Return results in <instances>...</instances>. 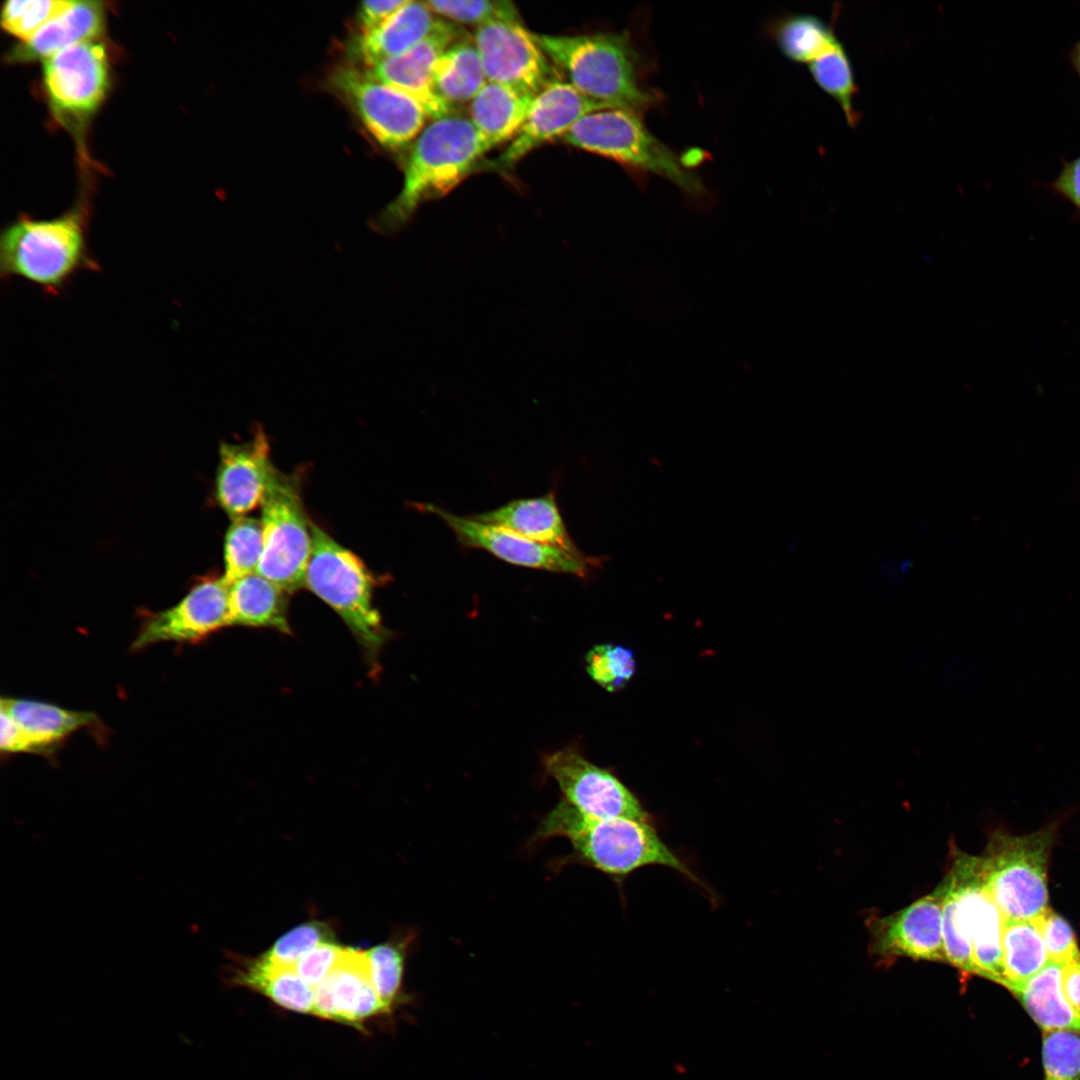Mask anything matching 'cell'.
I'll return each instance as SVG.
<instances>
[{"instance_id":"obj_45","label":"cell","mask_w":1080,"mask_h":1080,"mask_svg":"<svg viewBox=\"0 0 1080 1080\" xmlns=\"http://www.w3.org/2000/svg\"><path fill=\"white\" fill-rule=\"evenodd\" d=\"M1062 986L1064 995L1080 1017V958L1064 965Z\"/></svg>"},{"instance_id":"obj_18","label":"cell","mask_w":1080,"mask_h":1080,"mask_svg":"<svg viewBox=\"0 0 1080 1080\" xmlns=\"http://www.w3.org/2000/svg\"><path fill=\"white\" fill-rule=\"evenodd\" d=\"M275 470L269 441L261 429L250 440L222 442L215 481L217 503L232 519L245 516L261 506Z\"/></svg>"},{"instance_id":"obj_27","label":"cell","mask_w":1080,"mask_h":1080,"mask_svg":"<svg viewBox=\"0 0 1080 1080\" xmlns=\"http://www.w3.org/2000/svg\"><path fill=\"white\" fill-rule=\"evenodd\" d=\"M533 98L508 86L488 82L470 102L469 119L492 149L516 136Z\"/></svg>"},{"instance_id":"obj_8","label":"cell","mask_w":1080,"mask_h":1080,"mask_svg":"<svg viewBox=\"0 0 1080 1080\" xmlns=\"http://www.w3.org/2000/svg\"><path fill=\"white\" fill-rule=\"evenodd\" d=\"M562 138L573 147L664 177L693 198L706 193L699 177L649 132L635 112L617 108L594 111Z\"/></svg>"},{"instance_id":"obj_26","label":"cell","mask_w":1080,"mask_h":1080,"mask_svg":"<svg viewBox=\"0 0 1080 1080\" xmlns=\"http://www.w3.org/2000/svg\"><path fill=\"white\" fill-rule=\"evenodd\" d=\"M238 963L239 967L230 969V984L261 993L287 1010L313 1013L314 988L302 980L294 967L277 964L264 955Z\"/></svg>"},{"instance_id":"obj_46","label":"cell","mask_w":1080,"mask_h":1080,"mask_svg":"<svg viewBox=\"0 0 1080 1080\" xmlns=\"http://www.w3.org/2000/svg\"><path fill=\"white\" fill-rule=\"evenodd\" d=\"M1071 66L1080 77V40L1077 41L1069 53Z\"/></svg>"},{"instance_id":"obj_20","label":"cell","mask_w":1080,"mask_h":1080,"mask_svg":"<svg viewBox=\"0 0 1080 1080\" xmlns=\"http://www.w3.org/2000/svg\"><path fill=\"white\" fill-rule=\"evenodd\" d=\"M387 1013L373 986L366 953L344 948L336 967L314 988L312 1014L360 1027L365 1020Z\"/></svg>"},{"instance_id":"obj_2","label":"cell","mask_w":1080,"mask_h":1080,"mask_svg":"<svg viewBox=\"0 0 1080 1080\" xmlns=\"http://www.w3.org/2000/svg\"><path fill=\"white\" fill-rule=\"evenodd\" d=\"M83 206L51 219L21 216L0 235V277L20 279L46 294H60L80 272H97Z\"/></svg>"},{"instance_id":"obj_38","label":"cell","mask_w":1080,"mask_h":1080,"mask_svg":"<svg viewBox=\"0 0 1080 1080\" xmlns=\"http://www.w3.org/2000/svg\"><path fill=\"white\" fill-rule=\"evenodd\" d=\"M1042 1061L1044 1080H1080V1034L1043 1032Z\"/></svg>"},{"instance_id":"obj_25","label":"cell","mask_w":1080,"mask_h":1080,"mask_svg":"<svg viewBox=\"0 0 1080 1080\" xmlns=\"http://www.w3.org/2000/svg\"><path fill=\"white\" fill-rule=\"evenodd\" d=\"M229 623L290 633L288 592L257 572L229 589Z\"/></svg>"},{"instance_id":"obj_34","label":"cell","mask_w":1080,"mask_h":1080,"mask_svg":"<svg viewBox=\"0 0 1080 1080\" xmlns=\"http://www.w3.org/2000/svg\"><path fill=\"white\" fill-rule=\"evenodd\" d=\"M413 938L414 935L407 934L365 952L373 986L390 1012L400 1000L407 947Z\"/></svg>"},{"instance_id":"obj_29","label":"cell","mask_w":1080,"mask_h":1080,"mask_svg":"<svg viewBox=\"0 0 1080 1080\" xmlns=\"http://www.w3.org/2000/svg\"><path fill=\"white\" fill-rule=\"evenodd\" d=\"M488 83L473 40L458 39L437 60L433 85L438 96L455 109L472 101Z\"/></svg>"},{"instance_id":"obj_12","label":"cell","mask_w":1080,"mask_h":1080,"mask_svg":"<svg viewBox=\"0 0 1080 1080\" xmlns=\"http://www.w3.org/2000/svg\"><path fill=\"white\" fill-rule=\"evenodd\" d=\"M423 509L436 515L465 547L485 550L513 565L550 572L588 577L601 568L603 560L543 545L511 531L477 521L470 516L451 513L435 504H422Z\"/></svg>"},{"instance_id":"obj_6","label":"cell","mask_w":1080,"mask_h":1080,"mask_svg":"<svg viewBox=\"0 0 1080 1080\" xmlns=\"http://www.w3.org/2000/svg\"><path fill=\"white\" fill-rule=\"evenodd\" d=\"M374 585L364 562L312 523L305 587L340 616L373 663L387 636L373 605Z\"/></svg>"},{"instance_id":"obj_1","label":"cell","mask_w":1080,"mask_h":1080,"mask_svg":"<svg viewBox=\"0 0 1080 1080\" xmlns=\"http://www.w3.org/2000/svg\"><path fill=\"white\" fill-rule=\"evenodd\" d=\"M552 837L569 840L570 861L604 873L619 887L629 875L649 866L674 869L704 886L687 863L662 840L653 821L595 818L563 799L543 817L533 841Z\"/></svg>"},{"instance_id":"obj_43","label":"cell","mask_w":1080,"mask_h":1080,"mask_svg":"<svg viewBox=\"0 0 1080 1080\" xmlns=\"http://www.w3.org/2000/svg\"><path fill=\"white\" fill-rule=\"evenodd\" d=\"M406 2V0L362 2L357 14L359 33L375 29Z\"/></svg>"},{"instance_id":"obj_37","label":"cell","mask_w":1080,"mask_h":1080,"mask_svg":"<svg viewBox=\"0 0 1080 1080\" xmlns=\"http://www.w3.org/2000/svg\"><path fill=\"white\" fill-rule=\"evenodd\" d=\"M586 669L602 688L615 692L633 677L636 661L629 648L617 644H601L587 653Z\"/></svg>"},{"instance_id":"obj_30","label":"cell","mask_w":1080,"mask_h":1080,"mask_svg":"<svg viewBox=\"0 0 1080 1080\" xmlns=\"http://www.w3.org/2000/svg\"><path fill=\"white\" fill-rule=\"evenodd\" d=\"M1003 986L1010 992L1050 960L1035 920H1005L1002 932Z\"/></svg>"},{"instance_id":"obj_44","label":"cell","mask_w":1080,"mask_h":1080,"mask_svg":"<svg viewBox=\"0 0 1080 1080\" xmlns=\"http://www.w3.org/2000/svg\"><path fill=\"white\" fill-rule=\"evenodd\" d=\"M0 748L6 753L30 752L29 745L15 721L2 709Z\"/></svg>"},{"instance_id":"obj_13","label":"cell","mask_w":1080,"mask_h":1080,"mask_svg":"<svg viewBox=\"0 0 1080 1080\" xmlns=\"http://www.w3.org/2000/svg\"><path fill=\"white\" fill-rule=\"evenodd\" d=\"M43 81L55 114L83 121L101 105L109 87L106 49L96 40L58 51L44 60Z\"/></svg>"},{"instance_id":"obj_11","label":"cell","mask_w":1080,"mask_h":1080,"mask_svg":"<svg viewBox=\"0 0 1080 1080\" xmlns=\"http://www.w3.org/2000/svg\"><path fill=\"white\" fill-rule=\"evenodd\" d=\"M473 42L488 82L535 97L560 80L533 33L520 22L495 21L479 26Z\"/></svg>"},{"instance_id":"obj_15","label":"cell","mask_w":1080,"mask_h":1080,"mask_svg":"<svg viewBox=\"0 0 1080 1080\" xmlns=\"http://www.w3.org/2000/svg\"><path fill=\"white\" fill-rule=\"evenodd\" d=\"M229 589L223 577L195 585L175 606L151 615L132 643L133 650L174 641L194 642L230 625Z\"/></svg>"},{"instance_id":"obj_36","label":"cell","mask_w":1080,"mask_h":1080,"mask_svg":"<svg viewBox=\"0 0 1080 1080\" xmlns=\"http://www.w3.org/2000/svg\"><path fill=\"white\" fill-rule=\"evenodd\" d=\"M425 3L435 15H440L453 24H468L479 27L495 21L520 22V14L511 1L431 0Z\"/></svg>"},{"instance_id":"obj_4","label":"cell","mask_w":1080,"mask_h":1080,"mask_svg":"<svg viewBox=\"0 0 1080 1080\" xmlns=\"http://www.w3.org/2000/svg\"><path fill=\"white\" fill-rule=\"evenodd\" d=\"M489 150L469 118L454 113L433 120L410 151L402 188L380 216L382 228L401 227L421 203L448 194Z\"/></svg>"},{"instance_id":"obj_33","label":"cell","mask_w":1080,"mask_h":1080,"mask_svg":"<svg viewBox=\"0 0 1080 1080\" xmlns=\"http://www.w3.org/2000/svg\"><path fill=\"white\" fill-rule=\"evenodd\" d=\"M263 551L261 520L242 516L232 519L224 541V581L230 586L257 571Z\"/></svg>"},{"instance_id":"obj_10","label":"cell","mask_w":1080,"mask_h":1080,"mask_svg":"<svg viewBox=\"0 0 1080 1080\" xmlns=\"http://www.w3.org/2000/svg\"><path fill=\"white\" fill-rule=\"evenodd\" d=\"M330 83L383 147L399 150L422 132L428 115L423 106L405 92L352 66L337 68Z\"/></svg>"},{"instance_id":"obj_28","label":"cell","mask_w":1080,"mask_h":1080,"mask_svg":"<svg viewBox=\"0 0 1080 1080\" xmlns=\"http://www.w3.org/2000/svg\"><path fill=\"white\" fill-rule=\"evenodd\" d=\"M1063 968V964L1050 961L1012 993L1043 1032L1067 1030L1080 1034V1017L1063 992Z\"/></svg>"},{"instance_id":"obj_35","label":"cell","mask_w":1080,"mask_h":1080,"mask_svg":"<svg viewBox=\"0 0 1080 1080\" xmlns=\"http://www.w3.org/2000/svg\"><path fill=\"white\" fill-rule=\"evenodd\" d=\"M73 1L12 0L1 11V25L10 34L27 42L49 21L65 11Z\"/></svg>"},{"instance_id":"obj_32","label":"cell","mask_w":1080,"mask_h":1080,"mask_svg":"<svg viewBox=\"0 0 1080 1080\" xmlns=\"http://www.w3.org/2000/svg\"><path fill=\"white\" fill-rule=\"evenodd\" d=\"M808 68L818 87L840 105L848 124L854 127L859 120L854 108L857 85L852 63L841 41L808 64Z\"/></svg>"},{"instance_id":"obj_14","label":"cell","mask_w":1080,"mask_h":1080,"mask_svg":"<svg viewBox=\"0 0 1080 1080\" xmlns=\"http://www.w3.org/2000/svg\"><path fill=\"white\" fill-rule=\"evenodd\" d=\"M546 772L556 781L564 800L595 818L653 821L638 798L613 774L569 748L545 756Z\"/></svg>"},{"instance_id":"obj_22","label":"cell","mask_w":1080,"mask_h":1080,"mask_svg":"<svg viewBox=\"0 0 1080 1080\" xmlns=\"http://www.w3.org/2000/svg\"><path fill=\"white\" fill-rule=\"evenodd\" d=\"M440 21L425 2L408 0L378 27L359 33L351 52L369 68L407 51L429 35Z\"/></svg>"},{"instance_id":"obj_39","label":"cell","mask_w":1080,"mask_h":1080,"mask_svg":"<svg viewBox=\"0 0 1080 1080\" xmlns=\"http://www.w3.org/2000/svg\"><path fill=\"white\" fill-rule=\"evenodd\" d=\"M332 939V932L326 924L310 921L280 937L264 956L277 964L294 967L304 954Z\"/></svg>"},{"instance_id":"obj_21","label":"cell","mask_w":1080,"mask_h":1080,"mask_svg":"<svg viewBox=\"0 0 1080 1080\" xmlns=\"http://www.w3.org/2000/svg\"><path fill=\"white\" fill-rule=\"evenodd\" d=\"M470 517L543 545L573 554L583 553L567 531L553 491L540 497L512 500Z\"/></svg>"},{"instance_id":"obj_40","label":"cell","mask_w":1080,"mask_h":1080,"mask_svg":"<svg viewBox=\"0 0 1080 1080\" xmlns=\"http://www.w3.org/2000/svg\"><path fill=\"white\" fill-rule=\"evenodd\" d=\"M1035 922L1050 961L1066 965L1080 958L1075 933L1066 919L1048 908Z\"/></svg>"},{"instance_id":"obj_17","label":"cell","mask_w":1080,"mask_h":1080,"mask_svg":"<svg viewBox=\"0 0 1080 1080\" xmlns=\"http://www.w3.org/2000/svg\"><path fill=\"white\" fill-rule=\"evenodd\" d=\"M608 107L579 92L569 82L556 81L539 92L516 136L492 162L506 170L535 148L564 136L582 117Z\"/></svg>"},{"instance_id":"obj_31","label":"cell","mask_w":1080,"mask_h":1080,"mask_svg":"<svg viewBox=\"0 0 1080 1080\" xmlns=\"http://www.w3.org/2000/svg\"><path fill=\"white\" fill-rule=\"evenodd\" d=\"M775 39L785 57L807 65L840 42L831 25L809 14L782 19L776 26Z\"/></svg>"},{"instance_id":"obj_9","label":"cell","mask_w":1080,"mask_h":1080,"mask_svg":"<svg viewBox=\"0 0 1080 1080\" xmlns=\"http://www.w3.org/2000/svg\"><path fill=\"white\" fill-rule=\"evenodd\" d=\"M263 551L257 573L288 593L305 586L312 551L299 479L275 470L261 504Z\"/></svg>"},{"instance_id":"obj_23","label":"cell","mask_w":1080,"mask_h":1080,"mask_svg":"<svg viewBox=\"0 0 1080 1080\" xmlns=\"http://www.w3.org/2000/svg\"><path fill=\"white\" fill-rule=\"evenodd\" d=\"M0 709L18 725L31 753L49 754L72 733L97 721L91 712L28 699L2 698Z\"/></svg>"},{"instance_id":"obj_7","label":"cell","mask_w":1080,"mask_h":1080,"mask_svg":"<svg viewBox=\"0 0 1080 1080\" xmlns=\"http://www.w3.org/2000/svg\"><path fill=\"white\" fill-rule=\"evenodd\" d=\"M1055 825L1021 836L994 832L980 858L985 887L1005 920H1035L1048 907Z\"/></svg>"},{"instance_id":"obj_41","label":"cell","mask_w":1080,"mask_h":1080,"mask_svg":"<svg viewBox=\"0 0 1080 1080\" xmlns=\"http://www.w3.org/2000/svg\"><path fill=\"white\" fill-rule=\"evenodd\" d=\"M343 947L332 942L318 945L294 965L296 973L312 988L318 986L336 967Z\"/></svg>"},{"instance_id":"obj_42","label":"cell","mask_w":1080,"mask_h":1080,"mask_svg":"<svg viewBox=\"0 0 1080 1080\" xmlns=\"http://www.w3.org/2000/svg\"><path fill=\"white\" fill-rule=\"evenodd\" d=\"M1048 187L1080 210V156L1062 161L1060 173Z\"/></svg>"},{"instance_id":"obj_16","label":"cell","mask_w":1080,"mask_h":1080,"mask_svg":"<svg viewBox=\"0 0 1080 1080\" xmlns=\"http://www.w3.org/2000/svg\"><path fill=\"white\" fill-rule=\"evenodd\" d=\"M462 30L442 20L425 38L407 51L383 60L364 72L371 78L394 87L416 99L433 120L454 114L433 85V70L439 57L461 37Z\"/></svg>"},{"instance_id":"obj_19","label":"cell","mask_w":1080,"mask_h":1080,"mask_svg":"<svg viewBox=\"0 0 1080 1080\" xmlns=\"http://www.w3.org/2000/svg\"><path fill=\"white\" fill-rule=\"evenodd\" d=\"M943 895L937 886L903 909L873 921L872 952L882 956L946 962L942 938Z\"/></svg>"},{"instance_id":"obj_3","label":"cell","mask_w":1080,"mask_h":1080,"mask_svg":"<svg viewBox=\"0 0 1080 1080\" xmlns=\"http://www.w3.org/2000/svg\"><path fill=\"white\" fill-rule=\"evenodd\" d=\"M938 887L945 961L1002 985L1004 919L983 882L979 856L957 852Z\"/></svg>"},{"instance_id":"obj_24","label":"cell","mask_w":1080,"mask_h":1080,"mask_svg":"<svg viewBox=\"0 0 1080 1080\" xmlns=\"http://www.w3.org/2000/svg\"><path fill=\"white\" fill-rule=\"evenodd\" d=\"M104 27V7L99 1H73L27 42L18 45L11 57L18 61L46 59L71 45L95 40Z\"/></svg>"},{"instance_id":"obj_5","label":"cell","mask_w":1080,"mask_h":1080,"mask_svg":"<svg viewBox=\"0 0 1080 1080\" xmlns=\"http://www.w3.org/2000/svg\"><path fill=\"white\" fill-rule=\"evenodd\" d=\"M533 35L549 60L586 97L632 112L653 101L639 84L638 55L626 33Z\"/></svg>"}]
</instances>
